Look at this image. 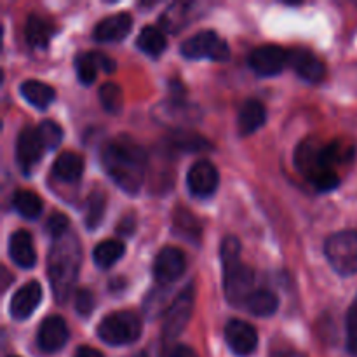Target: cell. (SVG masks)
I'll return each mask as SVG.
<instances>
[{"instance_id":"cell-1","label":"cell","mask_w":357,"mask_h":357,"mask_svg":"<svg viewBox=\"0 0 357 357\" xmlns=\"http://www.w3.org/2000/svg\"><path fill=\"white\" fill-rule=\"evenodd\" d=\"M354 149L342 142L321 143L319 139H303L295 152V164L319 192H330L338 187V174L333 166L347 162Z\"/></svg>"},{"instance_id":"cell-2","label":"cell","mask_w":357,"mask_h":357,"mask_svg":"<svg viewBox=\"0 0 357 357\" xmlns=\"http://www.w3.org/2000/svg\"><path fill=\"white\" fill-rule=\"evenodd\" d=\"M100 157L105 173L121 190L131 195L138 194L149 164V157L138 143L126 136H119L105 143Z\"/></svg>"},{"instance_id":"cell-3","label":"cell","mask_w":357,"mask_h":357,"mask_svg":"<svg viewBox=\"0 0 357 357\" xmlns=\"http://www.w3.org/2000/svg\"><path fill=\"white\" fill-rule=\"evenodd\" d=\"M82 251L80 243L73 234H65L56 239L47 253V275L54 300L65 303L70 298L77 278H79Z\"/></svg>"},{"instance_id":"cell-4","label":"cell","mask_w":357,"mask_h":357,"mask_svg":"<svg viewBox=\"0 0 357 357\" xmlns=\"http://www.w3.org/2000/svg\"><path fill=\"white\" fill-rule=\"evenodd\" d=\"M142 319L135 312L119 310L103 317L98 326V337L108 345H129L136 342L142 335Z\"/></svg>"},{"instance_id":"cell-5","label":"cell","mask_w":357,"mask_h":357,"mask_svg":"<svg viewBox=\"0 0 357 357\" xmlns=\"http://www.w3.org/2000/svg\"><path fill=\"white\" fill-rule=\"evenodd\" d=\"M324 255L331 267L342 275L357 274V232L342 230L324 243Z\"/></svg>"},{"instance_id":"cell-6","label":"cell","mask_w":357,"mask_h":357,"mask_svg":"<svg viewBox=\"0 0 357 357\" xmlns=\"http://www.w3.org/2000/svg\"><path fill=\"white\" fill-rule=\"evenodd\" d=\"M255 271L243 264L241 258L223 261V291L227 302L232 305H243L253 295Z\"/></svg>"},{"instance_id":"cell-7","label":"cell","mask_w":357,"mask_h":357,"mask_svg":"<svg viewBox=\"0 0 357 357\" xmlns=\"http://www.w3.org/2000/svg\"><path fill=\"white\" fill-rule=\"evenodd\" d=\"M181 54L187 59H213L225 61L230 56L227 42L215 31H199L181 44Z\"/></svg>"},{"instance_id":"cell-8","label":"cell","mask_w":357,"mask_h":357,"mask_svg":"<svg viewBox=\"0 0 357 357\" xmlns=\"http://www.w3.org/2000/svg\"><path fill=\"white\" fill-rule=\"evenodd\" d=\"M195 303V289L194 284H188L187 288L181 289L176 298L171 302L169 309L166 312V321H164V338L173 340L181 331L188 326L194 314Z\"/></svg>"},{"instance_id":"cell-9","label":"cell","mask_w":357,"mask_h":357,"mask_svg":"<svg viewBox=\"0 0 357 357\" xmlns=\"http://www.w3.org/2000/svg\"><path fill=\"white\" fill-rule=\"evenodd\" d=\"M251 70L261 77H274L289 65V52L279 45H260L248 58Z\"/></svg>"},{"instance_id":"cell-10","label":"cell","mask_w":357,"mask_h":357,"mask_svg":"<svg viewBox=\"0 0 357 357\" xmlns=\"http://www.w3.org/2000/svg\"><path fill=\"white\" fill-rule=\"evenodd\" d=\"M225 340L234 354L248 357L257 351L258 333L253 324L241 319H232L225 326Z\"/></svg>"},{"instance_id":"cell-11","label":"cell","mask_w":357,"mask_h":357,"mask_svg":"<svg viewBox=\"0 0 357 357\" xmlns=\"http://www.w3.org/2000/svg\"><path fill=\"white\" fill-rule=\"evenodd\" d=\"M187 260H185L183 251L174 246H166L159 251V255L153 260V275L157 282L167 284L174 282L183 275Z\"/></svg>"},{"instance_id":"cell-12","label":"cell","mask_w":357,"mask_h":357,"mask_svg":"<svg viewBox=\"0 0 357 357\" xmlns=\"http://www.w3.org/2000/svg\"><path fill=\"white\" fill-rule=\"evenodd\" d=\"M220 185V173L215 164L209 160H197L194 166L188 169L187 187L197 197H209L216 192Z\"/></svg>"},{"instance_id":"cell-13","label":"cell","mask_w":357,"mask_h":357,"mask_svg":"<svg viewBox=\"0 0 357 357\" xmlns=\"http://www.w3.org/2000/svg\"><path fill=\"white\" fill-rule=\"evenodd\" d=\"M44 150L45 146L38 136L37 128L26 126V128L21 129L16 142V159L17 164L23 167V171H30L42 159Z\"/></svg>"},{"instance_id":"cell-14","label":"cell","mask_w":357,"mask_h":357,"mask_svg":"<svg viewBox=\"0 0 357 357\" xmlns=\"http://www.w3.org/2000/svg\"><path fill=\"white\" fill-rule=\"evenodd\" d=\"M70 337L65 319L59 316H49L38 328L37 344L44 352H58L66 345Z\"/></svg>"},{"instance_id":"cell-15","label":"cell","mask_w":357,"mask_h":357,"mask_svg":"<svg viewBox=\"0 0 357 357\" xmlns=\"http://www.w3.org/2000/svg\"><path fill=\"white\" fill-rule=\"evenodd\" d=\"M289 65L293 66L300 79L310 84L321 82L324 79V73H326L324 63L319 58H316V54L302 47L289 51Z\"/></svg>"},{"instance_id":"cell-16","label":"cell","mask_w":357,"mask_h":357,"mask_svg":"<svg viewBox=\"0 0 357 357\" xmlns=\"http://www.w3.org/2000/svg\"><path fill=\"white\" fill-rule=\"evenodd\" d=\"M42 300V288L37 281H30L21 286L10 298L9 312L16 321H23L33 314Z\"/></svg>"},{"instance_id":"cell-17","label":"cell","mask_w":357,"mask_h":357,"mask_svg":"<svg viewBox=\"0 0 357 357\" xmlns=\"http://www.w3.org/2000/svg\"><path fill=\"white\" fill-rule=\"evenodd\" d=\"M132 17L129 13H117L112 16L103 17L94 26L93 37L98 42H121L131 31Z\"/></svg>"},{"instance_id":"cell-18","label":"cell","mask_w":357,"mask_h":357,"mask_svg":"<svg viewBox=\"0 0 357 357\" xmlns=\"http://www.w3.org/2000/svg\"><path fill=\"white\" fill-rule=\"evenodd\" d=\"M152 115L162 124H185V122H194L197 117V110L192 105L185 103L181 98L166 100L157 105L152 110Z\"/></svg>"},{"instance_id":"cell-19","label":"cell","mask_w":357,"mask_h":357,"mask_svg":"<svg viewBox=\"0 0 357 357\" xmlns=\"http://www.w3.org/2000/svg\"><path fill=\"white\" fill-rule=\"evenodd\" d=\"M9 257L17 267L31 268L37 261L33 239L26 230H16L9 239Z\"/></svg>"},{"instance_id":"cell-20","label":"cell","mask_w":357,"mask_h":357,"mask_svg":"<svg viewBox=\"0 0 357 357\" xmlns=\"http://www.w3.org/2000/svg\"><path fill=\"white\" fill-rule=\"evenodd\" d=\"M265 121H267V112H265L264 105L258 100H248L239 110L237 128H239L241 135L248 136L260 129L265 124Z\"/></svg>"},{"instance_id":"cell-21","label":"cell","mask_w":357,"mask_h":357,"mask_svg":"<svg viewBox=\"0 0 357 357\" xmlns=\"http://www.w3.org/2000/svg\"><path fill=\"white\" fill-rule=\"evenodd\" d=\"M52 173L59 178V180L66 181V183H75L80 180L84 173V160L79 153L75 152H63L59 153L58 159L52 164Z\"/></svg>"},{"instance_id":"cell-22","label":"cell","mask_w":357,"mask_h":357,"mask_svg":"<svg viewBox=\"0 0 357 357\" xmlns=\"http://www.w3.org/2000/svg\"><path fill=\"white\" fill-rule=\"evenodd\" d=\"M21 94L30 105H33L38 110H44L54 101L56 91L49 84L40 80H24L20 87Z\"/></svg>"},{"instance_id":"cell-23","label":"cell","mask_w":357,"mask_h":357,"mask_svg":"<svg viewBox=\"0 0 357 357\" xmlns=\"http://www.w3.org/2000/svg\"><path fill=\"white\" fill-rule=\"evenodd\" d=\"M24 33H26L28 44L33 45V47H45L51 40L52 33H54V26L44 17L31 14L26 21Z\"/></svg>"},{"instance_id":"cell-24","label":"cell","mask_w":357,"mask_h":357,"mask_svg":"<svg viewBox=\"0 0 357 357\" xmlns=\"http://www.w3.org/2000/svg\"><path fill=\"white\" fill-rule=\"evenodd\" d=\"M126 246L122 241L119 239H107L101 241L93 251L94 264L101 268H110L112 265L117 264L122 257H124Z\"/></svg>"},{"instance_id":"cell-25","label":"cell","mask_w":357,"mask_h":357,"mask_svg":"<svg viewBox=\"0 0 357 357\" xmlns=\"http://www.w3.org/2000/svg\"><path fill=\"white\" fill-rule=\"evenodd\" d=\"M244 305L248 307V310H250L253 316L268 317L278 310L279 300L278 296L272 291H268V289H257V291H253V295L248 298V302L244 303Z\"/></svg>"},{"instance_id":"cell-26","label":"cell","mask_w":357,"mask_h":357,"mask_svg":"<svg viewBox=\"0 0 357 357\" xmlns=\"http://www.w3.org/2000/svg\"><path fill=\"white\" fill-rule=\"evenodd\" d=\"M138 47L142 49L145 54L152 56V58H157L159 54H162L164 49H166L167 40L166 35L162 33V30L152 26V24H146L142 30V33L138 35V40H136Z\"/></svg>"},{"instance_id":"cell-27","label":"cell","mask_w":357,"mask_h":357,"mask_svg":"<svg viewBox=\"0 0 357 357\" xmlns=\"http://www.w3.org/2000/svg\"><path fill=\"white\" fill-rule=\"evenodd\" d=\"M13 206L23 218L35 220L42 213V201L35 192L31 190H16L13 197Z\"/></svg>"},{"instance_id":"cell-28","label":"cell","mask_w":357,"mask_h":357,"mask_svg":"<svg viewBox=\"0 0 357 357\" xmlns=\"http://www.w3.org/2000/svg\"><path fill=\"white\" fill-rule=\"evenodd\" d=\"M173 222H174L173 223L174 230H176L178 234H181V236H185L190 241L201 239V232H202L201 223H199V220L195 218L188 209L178 208L176 211H174Z\"/></svg>"},{"instance_id":"cell-29","label":"cell","mask_w":357,"mask_h":357,"mask_svg":"<svg viewBox=\"0 0 357 357\" xmlns=\"http://www.w3.org/2000/svg\"><path fill=\"white\" fill-rule=\"evenodd\" d=\"M105 209H107V197L103 192H93L86 201V213H84V223L89 230L98 229L103 222Z\"/></svg>"},{"instance_id":"cell-30","label":"cell","mask_w":357,"mask_h":357,"mask_svg":"<svg viewBox=\"0 0 357 357\" xmlns=\"http://www.w3.org/2000/svg\"><path fill=\"white\" fill-rule=\"evenodd\" d=\"M167 142H169L174 149L183 150V152H199V150H206L211 146L208 139L199 136L197 132L181 131V129L174 131Z\"/></svg>"},{"instance_id":"cell-31","label":"cell","mask_w":357,"mask_h":357,"mask_svg":"<svg viewBox=\"0 0 357 357\" xmlns=\"http://www.w3.org/2000/svg\"><path fill=\"white\" fill-rule=\"evenodd\" d=\"M98 68H100V63H98V52H84L75 58V70L77 77L82 84L89 86L96 80Z\"/></svg>"},{"instance_id":"cell-32","label":"cell","mask_w":357,"mask_h":357,"mask_svg":"<svg viewBox=\"0 0 357 357\" xmlns=\"http://www.w3.org/2000/svg\"><path fill=\"white\" fill-rule=\"evenodd\" d=\"M100 101L108 114H119L124 107V93L115 82H105L100 87Z\"/></svg>"},{"instance_id":"cell-33","label":"cell","mask_w":357,"mask_h":357,"mask_svg":"<svg viewBox=\"0 0 357 357\" xmlns=\"http://www.w3.org/2000/svg\"><path fill=\"white\" fill-rule=\"evenodd\" d=\"M45 150H54L63 139V129L54 121H42L37 128Z\"/></svg>"},{"instance_id":"cell-34","label":"cell","mask_w":357,"mask_h":357,"mask_svg":"<svg viewBox=\"0 0 357 357\" xmlns=\"http://www.w3.org/2000/svg\"><path fill=\"white\" fill-rule=\"evenodd\" d=\"M68 218H66V215H63V213H54V215H51L47 218V222H45V232L49 234V236L52 237V239H59V237H63L65 234H68Z\"/></svg>"},{"instance_id":"cell-35","label":"cell","mask_w":357,"mask_h":357,"mask_svg":"<svg viewBox=\"0 0 357 357\" xmlns=\"http://www.w3.org/2000/svg\"><path fill=\"white\" fill-rule=\"evenodd\" d=\"M347 351L357 357V309L351 307L347 312Z\"/></svg>"},{"instance_id":"cell-36","label":"cell","mask_w":357,"mask_h":357,"mask_svg":"<svg viewBox=\"0 0 357 357\" xmlns=\"http://www.w3.org/2000/svg\"><path fill=\"white\" fill-rule=\"evenodd\" d=\"M75 309L80 316L87 317L94 309V296L89 289H79L75 295Z\"/></svg>"},{"instance_id":"cell-37","label":"cell","mask_w":357,"mask_h":357,"mask_svg":"<svg viewBox=\"0 0 357 357\" xmlns=\"http://www.w3.org/2000/svg\"><path fill=\"white\" fill-rule=\"evenodd\" d=\"M135 229H136V218H135V215H128V216H124V218L121 220V222H119V225H117V232L121 234V236H132V232H135Z\"/></svg>"},{"instance_id":"cell-38","label":"cell","mask_w":357,"mask_h":357,"mask_svg":"<svg viewBox=\"0 0 357 357\" xmlns=\"http://www.w3.org/2000/svg\"><path fill=\"white\" fill-rule=\"evenodd\" d=\"M171 357H199L195 354L194 349H190L188 345H178L173 352H171Z\"/></svg>"},{"instance_id":"cell-39","label":"cell","mask_w":357,"mask_h":357,"mask_svg":"<svg viewBox=\"0 0 357 357\" xmlns=\"http://www.w3.org/2000/svg\"><path fill=\"white\" fill-rule=\"evenodd\" d=\"M75 357H103L100 351H96V349L93 347H79L75 352Z\"/></svg>"},{"instance_id":"cell-40","label":"cell","mask_w":357,"mask_h":357,"mask_svg":"<svg viewBox=\"0 0 357 357\" xmlns=\"http://www.w3.org/2000/svg\"><path fill=\"white\" fill-rule=\"evenodd\" d=\"M98 63H100V68H103L105 72H114L115 63L108 59L105 54H101V52H98Z\"/></svg>"},{"instance_id":"cell-41","label":"cell","mask_w":357,"mask_h":357,"mask_svg":"<svg viewBox=\"0 0 357 357\" xmlns=\"http://www.w3.org/2000/svg\"><path fill=\"white\" fill-rule=\"evenodd\" d=\"M275 357H307V356H303L302 352H296V351H284V352H279Z\"/></svg>"},{"instance_id":"cell-42","label":"cell","mask_w":357,"mask_h":357,"mask_svg":"<svg viewBox=\"0 0 357 357\" xmlns=\"http://www.w3.org/2000/svg\"><path fill=\"white\" fill-rule=\"evenodd\" d=\"M135 357H149V356H146V352H139V354H136Z\"/></svg>"},{"instance_id":"cell-43","label":"cell","mask_w":357,"mask_h":357,"mask_svg":"<svg viewBox=\"0 0 357 357\" xmlns=\"http://www.w3.org/2000/svg\"><path fill=\"white\" fill-rule=\"evenodd\" d=\"M352 307H356V309H357V298H356V302L352 303Z\"/></svg>"},{"instance_id":"cell-44","label":"cell","mask_w":357,"mask_h":357,"mask_svg":"<svg viewBox=\"0 0 357 357\" xmlns=\"http://www.w3.org/2000/svg\"><path fill=\"white\" fill-rule=\"evenodd\" d=\"M9 357H20V356H9Z\"/></svg>"}]
</instances>
